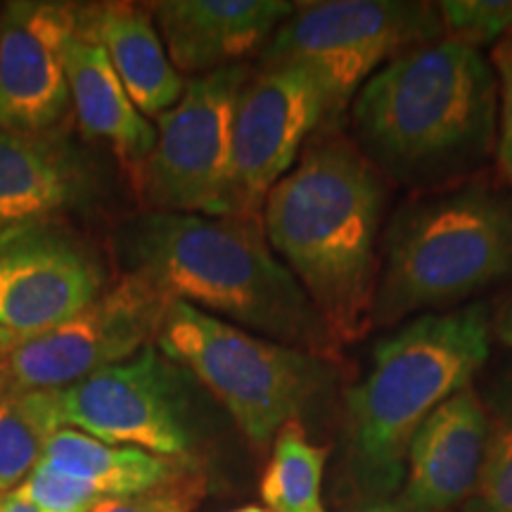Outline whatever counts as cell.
<instances>
[{"label": "cell", "mask_w": 512, "mask_h": 512, "mask_svg": "<svg viewBox=\"0 0 512 512\" xmlns=\"http://www.w3.org/2000/svg\"><path fill=\"white\" fill-rule=\"evenodd\" d=\"M171 299L138 275L124 273L102 297L64 323L19 337L5 361L8 392H60L83 377L155 344Z\"/></svg>", "instance_id": "cell-9"}, {"label": "cell", "mask_w": 512, "mask_h": 512, "mask_svg": "<svg viewBox=\"0 0 512 512\" xmlns=\"http://www.w3.org/2000/svg\"><path fill=\"white\" fill-rule=\"evenodd\" d=\"M482 304L425 313L375 347L373 368L347 392L349 453L358 484L387 496L406 475L408 446L446 399L470 387L489 358Z\"/></svg>", "instance_id": "cell-4"}, {"label": "cell", "mask_w": 512, "mask_h": 512, "mask_svg": "<svg viewBox=\"0 0 512 512\" xmlns=\"http://www.w3.org/2000/svg\"><path fill=\"white\" fill-rule=\"evenodd\" d=\"M249 76L245 64L192 76L157 117L155 150L133 178L147 211L235 216L233 121Z\"/></svg>", "instance_id": "cell-8"}, {"label": "cell", "mask_w": 512, "mask_h": 512, "mask_svg": "<svg viewBox=\"0 0 512 512\" xmlns=\"http://www.w3.org/2000/svg\"><path fill=\"white\" fill-rule=\"evenodd\" d=\"M361 512H403L399 505H387V503H380V505H370V508L361 510Z\"/></svg>", "instance_id": "cell-30"}, {"label": "cell", "mask_w": 512, "mask_h": 512, "mask_svg": "<svg viewBox=\"0 0 512 512\" xmlns=\"http://www.w3.org/2000/svg\"><path fill=\"white\" fill-rule=\"evenodd\" d=\"M64 74L83 136L110 145L131 178H136L155 150L157 128L133 105L110 57L76 31L64 46Z\"/></svg>", "instance_id": "cell-17"}, {"label": "cell", "mask_w": 512, "mask_h": 512, "mask_svg": "<svg viewBox=\"0 0 512 512\" xmlns=\"http://www.w3.org/2000/svg\"><path fill=\"white\" fill-rule=\"evenodd\" d=\"M204 494H207V482L197 467H190L171 482L159 484L143 494L102 498L91 512H195Z\"/></svg>", "instance_id": "cell-24"}, {"label": "cell", "mask_w": 512, "mask_h": 512, "mask_svg": "<svg viewBox=\"0 0 512 512\" xmlns=\"http://www.w3.org/2000/svg\"><path fill=\"white\" fill-rule=\"evenodd\" d=\"M107 292L105 259L64 221L0 230V325L31 337L64 323Z\"/></svg>", "instance_id": "cell-11"}, {"label": "cell", "mask_w": 512, "mask_h": 512, "mask_svg": "<svg viewBox=\"0 0 512 512\" xmlns=\"http://www.w3.org/2000/svg\"><path fill=\"white\" fill-rule=\"evenodd\" d=\"M437 8L444 38L475 50L496 46L512 29V0H444Z\"/></svg>", "instance_id": "cell-23"}, {"label": "cell", "mask_w": 512, "mask_h": 512, "mask_svg": "<svg viewBox=\"0 0 512 512\" xmlns=\"http://www.w3.org/2000/svg\"><path fill=\"white\" fill-rule=\"evenodd\" d=\"M17 342H19V337L15 335V332L5 330L3 325H0V370H3L5 361H8L10 351L15 349V344H17Z\"/></svg>", "instance_id": "cell-28"}, {"label": "cell", "mask_w": 512, "mask_h": 512, "mask_svg": "<svg viewBox=\"0 0 512 512\" xmlns=\"http://www.w3.org/2000/svg\"><path fill=\"white\" fill-rule=\"evenodd\" d=\"M79 31V3L17 0L0 12V131L48 136L69 110L64 46Z\"/></svg>", "instance_id": "cell-13"}, {"label": "cell", "mask_w": 512, "mask_h": 512, "mask_svg": "<svg viewBox=\"0 0 512 512\" xmlns=\"http://www.w3.org/2000/svg\"><path fill=\"white\" fill-rule=\"evenodd\" d=\"M79 34L105 50L143 117H162L181 100L185 79L166 55L147 5H79Z\"/></svg>", "instance_id": "cell-16"}, {"label": "cell", "mask_w": 512, "mask_h": 512, "mask_svg": "<svg viewBox=\"0 0 512 512\" xmlns=\"http://www.w3.org/2000/svg\"><path fill=\"white\" fill-rule=\"evenodd\" d=\"M155 344L223 403L256 446H266L335 380L328 358L259 337L183 302H171Z\"/></svg>", "instance_id": "cell-6"}, {"label": "cell", "mask_w": 512, "mask_h": 512, "mask_svg": "<svg viewBox=\"0 0 512 512\" xmlns=\"http://www.w3.org/2000/svg\"><path fill=\"white\" fill-rule=\"evenodd\" d=\"M512 271V207L463 188L396 216L377 278L373 328L460 302Z\"/></svg>", "instance_id": "cell-5"}, {"label": "cell", "mask_w": 512, "mask_h": 512, "mask_svg": "<svg viewBox=\"0 0 512 512\" xmlns=\"http://www.w3.org/2000/svg\"><path fill=\"white\" fill-rule=\"evenodd\" d=\"M325 121V95L309 72L261 67L242 88L233 121L235 216L261 221L266 195L297 164Z\"/></svg>", "instance_id": "cell-12"}, {"label": "cell", "mask_w": 512, "mask_h": 512, "mask_svg": "<svg viewBox=\"0 0 512 512\" xmlns=\"http://www.w3.org/2000/svg\"><path fill=\"white\" fill-rule=\"evenodd\" d=\"M498 337H501V342L505 347L512 349V306L508 311H505V316L501 318V323H498Z\"/></svg>", "instance_id": "cell-29"}, {"label": "cell", "mask_w": 512, "mask_h": 512, "mask_svg": "<svg viewBox=\"0 0 512 512\" xmlns=\"http://www.w3.org/2000/svg\"><path fill=\"white\" fill-rule=\"evenodd\" d=\"M178 74L202 76L264 48L297 10L285 0H162L147 5Z\"/></svg>", "instance_id": "cell-15"}, {"label": "cell", "mask_w": 512, "mask_h": 512, "mask_svg": "<svg viewBox=\"0 0 512 512\" xmlns=\"http://www.w3.org/2000/svg\"><path fill=\"white\" fill-rule=\"evenodd\" d=\"M444 38L439 8L406 0L297 5L261 50V67H297L318 81L335 124L363 83L396 55Z\"/></svg>", "instance_id": "cell-7"}, {"label": "cell", "mask_w": 512, "mask_h": 512, "mask_svg": "<svg viewBox=\"0 0 512 512\" xmlns=\"http://www.w3.org/2000/svg\"><path fill=\"white\" fill-rule=\"evenodd\" d=\"M43 460L64 475L93 486L102 498L136 496L190 470V458H162L138 448H119L74 427H62L48 441Z\"/></svg>", "instance_id": "cell-19"}, {"label": "cell", "mask_w": 512, "mask_h": 512, "mask_svg": "<svg viewBox=\"0 0 512 512\" xmlns=\"http://www.w3.org/2000/svg\"><path fill=\"white\" fill-rule=\"evenodd\" d=\"M57 392H8L0 399V494L17 489L62 430Z\"/></svg>", "instance_id": "cell-20"}, {"label": "cell", "mask_w": 512, "mask_h": 512, "mask_svg": "<svg viewBox=\"0 0 512 512\" xmlns=\"http://www.w3.org/2000/svg\"><path fill=\"white\" fill-rule=\"evenodd\" d=\"M64 427L105 444L190 458L188 370L150 344L57 392Z\"/></svg>", "instance_id": "cell-10"}, {"label": "cell", "mask_w": 512, "mask_h": 512, "mask_svg": "<svg viewBox=\"0 0 512 512\" xmlns=\"http://www.w3.org/2000/svg\"><path fill=\"white\" fill-rule=\"evenodd\" d=\"M19 489L46 512H91L102 501L93 486L64 475L46 460L29 472Z\"/></svg>", "instance_id": "cell-25"}, {"label": "cell", "mask_w": 512, "mask_h": 512, "mask_svg": "<svg viewBox=\"0 0 512 512\" xmlns=\"http://www.w3.org/2000/svg\"><path fill=\"white\" fill-rule=\"evenodd\" d=\"M3 394H5V380L3 375H0V399H3Z\"/></svg>", "instance_id": "cell-32"}, {"label": "cell", "mask_w": 512, "mask_h": 512, "mask_svg": "<svg viewBox=\"0 0 512 512\" xmlns=\"http://www.w3.org/2000/svg\"><path fill=\"white\" fill-rule=\"evenodd\" d=\"M320 512H325V510H320Z\"/></svg>", "instance_id": "cell-33"}, {"label": "cell", "mask_w": 512, "mask_h": 512, "mask_svg": "<svg viewBox=\"0 0 512 512\" xmlns=\"http://www.w3.org/2000/svg\"><path fill=\"white\" fill-rule=\"evenodd\" d=\"M491 67L498 79L496 159L503 178L512 183V29L491 48Z\"/></svg>", "instance_id": "cell-26"}, {"label": "cell", "mask_w": 512, "mask_h": 512, "mask_svg": "<svg viewBox=\"0 0 512 512\" xmlns=\"http://www.w3.org/2000/svg\"><path fill=\"white\" fill-rule=\"evenodd\" d=\"M465 512H512V406L489 422L482 470Z\"/></svg>", "instance_id": "cell-22"}, {"label": "cell", "mask_w": 512, "mask_h": 512, "mask_svg": "<svg viewBox=\"0 0 512 512\" xmlns=\"http://www.w3.org/2000/svg\"><path fill=\"white\" fill-rule=\"evenodd\" d=\"M0 512H46L31 501L22 489H10L5 494H0Z\"/></svg>", "instance_id": "cell-27"}, {"label": "cell", "mask_w": 512, "mask_h": 512, "mask_svg": "<svg viewBox=\"0 0 512 512\" xmlns=\"http://www.w3.org/2000/svg\"><path fill=\"white\" fill-rule=\"evenodd\" d=\"M325 448L311 444L297 420L275 434L273 456L261 479V498L271 512H320Z\"/></svg>", "instance_id": "cell-21"}, {"label": "cell", "mask_w": 512, "mask_h": 512, "mask_svg": "<svg viewBox=\"0 0 512 512\" xmlns=\"http://www.w3.org/2000/svg\"><path fill=\"white\" fill-rule=\"evenodd\" d=\"M496 119L494 67L451 38L396 55L351 102L358 150L403 183L472 169L491 152Z\"/></svg>", "instance_id": "cell-3"}, {"label": "cell", "mask_w": 512, "mask_h": 512, "mask_svg": "<svg viewBox=\"0 0 512 512\" xmlns=\"http://www.w3.org/2000/svg\"><path fill=\"white\" fill-rule=\"evenodd\" d=\"M230 512H271V510L259 508V505H247V508H238V510H230Z\"/></svg>", "instance_id": "cell-31"}, {"label": "cell", "mask_w": 512, "mask_h": 512, "mask_svg": "<svg viewBox=\"0 0 512 512\" xmlns=\"http://www.w3.org/2000/svg\"><path fill=\"white\" fill-rule=\"evenodd\" d=\"M86 181L81 164L53 133L0 131V230L72 207Z\"/></svg>", "instance_id": "cell-18"}, {"label": "cell", "mask_w": 512, "mask_h": 512, "mask_svg": "<svg viewBox=\"0 0 512 512\" xmlns=\"http://www.w3.org/2000/svg\"><path fill=\"white\" fill-rule=\"evenodd\" d=\"M117 256L171 302L328 361L342 349L261 221L143 211L119 228Z\"/></svg>", "instance_id": "cell-1"}, {"label": "cell", "mask_w": 512, "mask_h": 512, "mask_svg": "<svg viewBox=\"0 0 512 512\" xmlns=\"http://www.w3.org/2000/svg\"><path fill=\"white\" fill-rule=\"evenodd\" d=\"M489 418L472 387L446 399L408 446L396 505L403 512H446L465 503L482 470Z\"/></svg>", "instance_id": "cell-14"}, {"label": "cell", "mask_w": 512, "mask_h": 512, "mask_svg": "<svg viewBox=\"0 0 512 512\" xmlns=\"http://www.w3.org/2000/svg\"><path fill=\"white\" fill-rule=\"evenodd\" d=\"M384 183L344 138L313 140L266 195L261 223L337 344L373 328Z\"/></svg>", "instance_id": "cell-2"}]
</instances>
